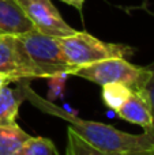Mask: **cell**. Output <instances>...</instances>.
<instances>
[{"instance_id":"7","label":"cell","mask_w":154,"mask_h":155,"mask_svg":"<svg viewBox=\"0 0 154 155\" xmlns=\"http://www.w3.org/2000/svg\"><path fill=\"white\" fill-rule=\"evenodd\" d=\"M115 113L122 120H126L128 123H132L143 128V132H146V134L152 132L153 118L152 112H150V105L146 95L142 91L134 90L127 101Z\"/></svg>"},{"instance_id":"17","label":"cell","mask_w":154,"mask_h":155,"mask_svg":"<svg viewBox=\"0 0 154 155\" xmlns=\"http://www.w3.org/2000/svg\"><path fill=\"white\" fill-rule=\"evenodd\" d=\"M60 2L65 3V4H68V5H71V7L76 8L78 11H81L82 8H83V3H85V0H60Z\"/></svg>"},{"instance_id":"10","label":"cell","mask_w":154,"mask_h":155,"mask_svg":"<svg viewBox=\"0 0 154 155\" xmlns=\"http://www.w3.org/2000/svg\"><path fill=\"white\" fill-rule=\"evenodd\" d=\"M29 137L19 125H0V155H15Z\"/></svg>"},{"instance_id":"16","label":"cell","mask_w":154,"mask_h":155,"mask_svg":"<svg viewBox=\"0 0 154 155\" xmlns=\"http://www.w3.org/2000/svg\"><path fill=\"white\" fill-rule=\"evenodd\" d=\"M16 79L12 75H8V74L0 72V88L4 87V86H8L10 83H15Z\"/></svg>"},{"instance_id":"18","label":"cell","mask_w":154,"mask_h":155,"mask_svg":"<svg viewBox=\"0 0 154 155\" xmlns=\"http://www.w3.org/2000/svg\"><path fill=\"white\" fill-rule=\"evenodd\" d=\"M124 155H154V148H150V150H141V151H132V153H127Z\"/></svg>"},{"instance_id":"6","label":"cell","mask_w":154,"mask_h":155,"mask_svg":"<svg viewBox=\"0 0 154 155\" xmlns=\"http://www.w3.org/2000/svg\"><path fill=\"white\" fill-rule=\"evenodd\" d=\"M0 72L21 79H38V72L27 59L18 38L0 35Z\"/></svg>"},{"instance_id":"4","label":"cell","mask_w":154,"mask_h":155,"mask_svg":"<svg viewBox=\"0 0 154 155\" xmlns=\"http://www.w3.org/2000/svg\"><path fill=\"white\" fill-rule=\"evenodd\" d=\"M70 75L83 78L100 86L113 82L123 83L132 90L138 91L146 83L149 78V70L147 67L132 64L127 59L115 57L76 67L71 71Z\"/></svg>"},{"instance_id":"3","label":"cell","mask_w":154,"mask_h":155,"mask_svg":"<svg viewBox=\"0 0 154 155\" xmlns=\"http://www.w3.org/2000/svg\"><path fill=\"white\" fill-rule=\"evenodd\" d=\"M16 38L32 65L38 72V78L48 79L60 74L70 75L71 67L63 54L60 38L42 34L35 29Z\"/></svg>"},{"instance_id":"12","label":"cell","mask_w":154,"mask_h":155,"mask_svg":"<svg viewBox=\"0 0 154 155\" xmlns=\"http://www.w3.org/2000/svg\"><path fill=\"white\" fill-rule=\"evenodd\" d=\"M102 101L105 104L106 107H109L111 110L116 112L123 104L128 99V97L132 94V88L128 86L123 84V83H106L102 84Z\"/></svg>"},{"instance_id":"1","label":"cell","mask_w":154,"mask_h":155,"mask_svg":"<svg viewBox=\"0 0 154 155\" xmlns=\"http://www.w3.org/2000/svg\"><path fill=\"white\" fill-rule=\"evenodd\" d=\"M25 91H26V101H29L34 107L44 112L45 114L56 116L67 121L68 127L74 128L83 139H86L90 144L95 146L100 150L127 154L132 151L154 148V136L150 134H146V132L141 135L127 134V132L119 131L112 125L79 118L74 113L56 106L55 104H52V101H48L38 95L30 86V80H26L25 83Z\"/></svg>"},{"instance_id":"8","label":"cell","mask_w":154,"mask_h":155,"mask_svg":"<svg viewBox=\"0 0 154 155\" xmlns=\"http://www.w3.org/2000/svg\"><path fill=\"white\" fill-rule=\"evenodd\" d=\"M34 29L16 0H0V35L18 37Z\"/></svg>"},{"instance_id":"14","label":"cell","mask_w":154,"mask_h":155,"mask_svg":"<svg viewBox=\"0 0 154 155\" xmlns=\"http://www.w3.org/2000/svg\"><path fill=\"white\" fill-rule=\"evenodd\" d=\"M147 70H149V78H147L145 86L138 91H142V93L146 95L147 101H149L150 105V112H152V118H153V127H152V132L150 135L154 136V63L146 65Z\"/></svg>"},{"instance_id":"9","label":"cell","mask_w":154,"mask_h":155,"mask_svg":"<svg viewBox=\"0 0 154 155\" xmlns=\"http://www.w3.org/2000/svg\"><path fill=\"white\" fill-rule=\"evenodd\" d=\"M26 80L30 79H21L15 82V88H11L8 86L0 88V125H18L16 118L19 107L26 99Z\"/></svg>"},{"instance_id":"11","label":"cell","mask_w":154,"mask_h":155,"mask_svg":"<svg viewBox=\"0 0 154 155\" xmlns=\"http://www.w3.org/2000/svg\"><path fill=\"white\" fill-rule=\"evenodd\" d=\"M65 155H124L119 153H109L90 144L86 139L81 136L74 128H67V144Z\"/></svg>"},{"instance_id":"15","label":"cell","mask_w":154,"mask_h":155,"mask_svg":"<svg viewBox=\"0 0 154 155\" xmlns=\"http://www.w3.org/2000/svg\"><path fill=\"white\" fill-rule=\"evenodd\" d=\"M68 74H60V75H55L48 78L49 80V97L51 99L59 98L63 93V88H64V82L67 79Z\"/></svg>"},{"instance_id":"13","label":"cell","mask_w":154,"mask_h":155,"mask_svg":"<svg viewBox=\"0 0 154 155\" xmlns=\"http://www.w3.org/2000/svg\"><path fill=\"white\" fill-rule=\"evenodd\" d=\"M15 155H59V153L51 139L42 136H30L19 147Z\"/></svg>"},{"instance_id":"2","label":"cell","mask_w":154,"mask_h":155,"mask_svg":"<svg viewBox=\"0 0 154 155\" xmlns=\"http://www.w3.org/2000/svg\"><path fill=\"white\" fill-rule=\"evenodd\" d=\"M60 44L63 54L71 67V71L81 65L92 64L105 59H128L135 52L134 48L124 44L105 42L89 33L78 30L71 35L62 37Z\"/></svg>"},{"instance_id":"5","label":"cell","mask_w":154,"mask_h":155,"mask_svg":"<svg viewBox=\"0 0 154 155\" xmlns=\"http://www.w3.org/2000/svg\"><path fill=\"white\" fill-rule=\"evenodd\" d=\"M34 29L52 37H67L76 31L60 15L51 0H16Z\"/></svg>"}]
</instances>
